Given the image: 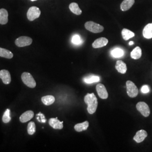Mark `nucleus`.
I'll return each mask as SVG.
<instances>
[{"mask_svg":"<svg viewBox=\"0 0 152 152\" xmlns=\"http://www.w3.org/2000/svg\"><path fill=\"white\" fill-rule=\"evenodd\" d=\"M84 101L88 105L87 109L88 113L94 114L96 110L98 105V99L95 94L94 93H88L85 96Z\"/></svg>","mask_w":152,"mask_h":152,"instance_id":"nucleus-1","label":"nucleus"},{"mask_svg":"<svg viewBox=\"0 0 152 152\" xmlns=\"http://www.w3.org/2000/svg\"><path fill=\"white\" fill-rule=\"evenodd\" d=\"M85 27L90 32L95 33L102 32L104 31V27L102 26L91 21L86 22L85 24Z\"/></svg>","mask_w":152,"mask_h":152,"instance_id":"nucleus-2","label":"nucleus"},{"mask_svg":"<svg viewBox=\"0 0 152 152\" xmlns=\"http://www.w3.org/2000/svg\"><path fill=\"white\" fill-rule=\"evenodd\" d=\"M22 80L24 83L30 88H34L36 86V82L31 73L24 72L22 75Z\"/></svg>","mask_w":152,"mask_h":152,"instance_id":"nucleus-3","label":"nucleus"},{"mask_svg":"<svg viewBox=\"0 0 152 152\" xmlns=\"http://www.w3.org/2000/svg\"><path fill=\"white\" fill-rule=\"evenodd\" d=\"M127 94L130 98H135L138 95V88L134 82L131 81L126 82Z\"/></svg>","mask_w":152,"mask_h":152,"instance_id":"nucleus-4","label":"nucleus"},{"mask_svg":"<svg viewBox=\"0 0 152 152\" xmlns=\"http://www.w3.org/2000/svg\"><path fill=\"white\" fill-rule=\"evenodd\" d=\"M137 110L141 113L143 116L147 117L151 113V110L148 105L145 102H140L136 104Z\"/></svg>","mask_w":152,"mask_h":152,"instance_id":"nucleus-5","label":"nucleus"},{"mask_svg":"<svg viewBox=\"0 0 152 152\" xmlns=\"http://www.w3.org/2000/svg\"><path fill=\"white\" fill-rule=\"evenodd\" d=\"M41 15V11L36 6H32L30 7L27 12V18L29 20L33 21L37 19Z\"/></svg>","mask_w":152,"mask_h":152,"instance_id":"nucleus-6","label":"nucleus"},{"mask_svg":"<svg viewBox=\"0 0 152 152\" xmlns=\"http://www.w3.org/2000/svg\"><path fill=\"white\" fill-rule=\"evenodd\" d=\"M15 45L18 47H25L32 43V39L27 36H22L15 40Z\"/></svg>","mask_w":152,"mask_h":152,"instance_id":"nucleus-7","label":"nucleus"},{"mask_svg":"<svg viewBox=\"0 0 152 152\" xmlns=\"http://www.w3.org/2000/svg\"><path fill=\"white\" fill-rule=\"evenodd\" d=\"M96 90L98 92L99 96L101 99H106L108 97V91H107L105 87L104 86V85L103 84H102V83L98 84L96 87Z\"/></svg>","mask_w":152,"mask_h":152,"instance_id":"nucleus-8","label":"nucleus"},{"mask_svg":"<svg viewBox=\"0 0 152 152\" xmlns=\"http://www.w3.org/2000/svg\"><path fill=\"white\" fill-rule=\"evenodd\" d=\"M0 78L4 84L7 85L11 82V76L10 72L5 69L0 71Z\"/></svg>","mask_w":152,"mask_h":152,"instance_id":"nucleus-9","label":"nucleus"},{"mask_svg":"<svg viewBox=\"0 0 152 152\" xmlns=\"http://www.w3.org/2000/svg\"><path fill=\"white\" fill-rule=\"evenodd\" d=\"M108 43V40L105 37H101L96 39L92 44V47L95 49L103 48Z\"/></svg>","mask_w":152,"mask_h":152,"instance_id":"nucleus-10","label":"nucleus"},{"mask_svg":"<svg viewBox=\"0 0 152 152\" xmlns=\"http://www.w3.org/2000/svg\"><path fill=\"white\" fill-rule=\"evenodd\" d=\"M49 125L54 129L61 130L63 128V122H61L58 118H51L49 120Z\"/></svg>","mask_w":152,"mask_h":152,"instance_id":"nucleus-11","label":"nucleus"},{"mask_svg":"<svg viewBox=\"0 0 152 152\" xmlns=\"http://www.w3.org/2000/svg\"><path fill=\"white\" fill-rule=\"evenodd\" d=\"M148 136L146 131L140 130L136 132V135L134 137V140L137 143H140L145 140Z\"/></svg>","mask_w":152,"mask_h":152,"instance_id":"nucleus-12","label":"nucleus"},{"mask_svg":"<svg viewBox=\"0 0 152 152\" xmlns=\"http://www.w3.org/2000/svg\"><path fill=\"white\" fill-rule=\"evenodd\" d=\"M34 116V113L32 110H28L23 113L20 117V121L22 123H25L31 120Z\"/></svg>","mask_w":152,"mask_h":152,"instance_id":"nucleus-13","label":"nucleus"},{"mask_svg":"<svg viewBox=\"0 0 152 152\" xmlns=\"http://www.w3.org/2000/svg\"><path fill=\"white\" fill-rule=\"evenodd\" d=\"M115 69L121 74H125L127 72V65L122 60H118L116 62Z\"/></svg>","mask_w":152,"mask_h":152,"instance_id":"nucleus-14","label":"nucleus"},{"mask_svg":"<svg viewBox=\"0 0 152 152\" xmlns=\"http://www.w3.org/2000/svg\"><path fill=\"white\" fill-rule=\"evenodd\" d=\"M135 3V0H124L121 5V9L122 11L129 10Z\"/></svg>","mask_w":152,"mask_h":152,"instance_id":"nucleus-15","label":"nucleus"},{"mask_svg":"<svg viewBox=\"0 0 152 152\" xmlns=\"http://www.w3.org/2000/svg\"><path fill=\"white\" fill-rule=\"evenodd\" d=\"M142 34L144 37L147 39H151L152 38V23L148 24L144 27Z\"/></svg>","mask_w":152,"mask_h":152,"instance_id":"nucleus-16","label":"nucleus"},{"mask_svg":"<svg viewBox=\"0 0 152 152\" xmlns=\"http://www.w3.org/2000/svg\"><path fill=\"white\" fill-rule=\"evenodd\" d=\"M8 22V12L4 9H0V24L4 25Z\"/></svg>","mask_w":152,"mask_h":152,"instance_id":"nucleus-17","label":"nucleus"},{"mask_svg":"<svg viewBox=\"0 0 152 152\" xmlns=\"http://www.w3.org/2000/svg\"><path fill=\"white\" fill-rule=\"evenodd\" d=\"M88 126H89V123L86 121L82 123L76 124L75 126V130L77 132H82L83 131L87 130Z\"/></svg>","mask_w":152,"mask_h":152,"instance_id":"nucleus-18","label":"nucleus"},{"mask_svg":"<svg viewBox=\"0 0 152 152\" xmlns=\"http://www.w3.org/2000/svg\"><path fill=\"white\" fill-rule=\"evenodd\" d=\"M141 49L140 47L137 46L134 49L131 53V57L134 59H139L141 58Z\"/></svg>","mask_w":152,"mask_h":152,"instance_id":"nucleus-19","label":"nucleus"},{"mask_svg":"<svg viewBox=\"0 0 152 152\" xmlns=\"http://www.w3.org/2000/svg\"><path fill=\"white\" fill-rule=\"evenodd\" d=\"M69 9L73 14L77 15H80L82 14V10L79 7L78 5L75 3V2H73L71 3V4L69 5Z\"/></svg>","mask_w":152,"mask_h":152,"instance_id":"nucleus-20","label":"nucleus"},{"mask_svg":"<svg viewBox=\"0 0 152 152\" xmlns=\"http://www.w3.org/2000/svg\"><path fill=\"white\" fill-rule=\"evenodd\" d=\"M41 100L45 105H50L54 103L55 99L53 95H47L41 98Z\"/></svg>","mask_w":152,"mask_h":152,"instance_id":"nucleus-21","label":"nucleus"},{"mask_svg":"<svg viewBox=\"0 0 152 152\" xmlns=\"http://www.w3.org/2000/svg\"><path fill=\"white\" fill-rule=\"evenodd\" d=\"M122 35L123 38L126 41H127L131 38L134 37L135 36V33L127 29L124 28L122 31Z\"/></svg>","mask_w":152,"mask_h":152,"instance_id":"nucleus-22","label":"nucleus"},{"mask_svg":"<svg viewBox=\"0 0 152 152\" xmlns=\"http://www.w3.org/2000/svg\"><path fill=\"white\" fill-rule=\"evenodd\" d=\"M83 80L86 83L90 84V83H93L99 81L100 80V78L99 76L91 75V76H87L85 77Z\"/></svg>","mask_w":152,"mask_h":152,"instance_id":"nucleus-23","label":"nucleus"},{"mask_svg":"<svg viewBox=\"0 0 152 152\" xmlns=\"http://www.w3.org/2000/svg\"><path fill=\"white\" fill-rule=\"evenodd\" d=\"M110 54L112 57L115 58H118L123 56L124 55V52L122 49L117 48L112 50L110 52Z\"/></svg>","mask_w":152,"mask_h":152,"instance_id":"nucleus-24","label":"nucleus"},{"mask_svg":"<svg viewBox=\"0 0 152 152\" xmlns=\"http://www.w3.org/2000/svg\"><path fill=\"white\" fill-rule=\"evenodd\" d=\"M0 56L7 59H11L13 57V54L8 50L0 48Z\"/></svg>","mask_w":152,"mask_h":152,"instance_id":"nucleus-25","label":"nucleus"},{"mask_svg":"<svg viewBox=\"0 0 152 152\" xmlns=\"http://www.w3.org/2000/svg\"><path fill=\"white\" fill-rule=\"evenodd\" d=\"M72 44L75 45H80L82 44L83 41L80 35L76 34L73 36L72 38Z\"/></svg>","mask_w":152,"mask_h":152,"instance_id":"nucleus-26","label":"nucleus"},{"mask_svg":"<svg viewBox=\"0 0 152 152\" xmlns=\"http://www.w3.org/2000/svg\"><path fill=\"white\" fill-rule=\"evenodd\" d=\"M28 133L29 135H33L36 132V125L33 122H31L28 124L27 127Z\"/></svg>","mask_w":152,"mask_h":152,"instance_id":"nucleus-27","label":"nucleus"},{"mask_svg":"<svg viewBox=\"0 0 152 152\" xmlns=\"http://www.w3.org/2000/svg\"><path fill=\"white\" fill-rule=\"evenodd\" d=\"M11 120V117H10V110L9 109H6L4 114L3 115V117H2V121L7 124V123H9Z\"/></svg>","mask_w":152,"mask_h":152,"instance_id":"nucleus-28","label":"nucleus"},{"mask_svg":"<svg viewBox=\"0 0 152 152\" xmlns=\"http://www.w3.org/2000/svg\"><path fill=\"white\" fill-rule=\"evenodd\" d=\"M141 92H142L143 94H147L150 91V88L147 85H144L142 86L141 88Z\"/></svg>","mask_w":152,"mask_h":152,"instance_id":"nucleus-29","label":"nucleus"},{"mask_svg":"<svg viewBox=\"0 0 152 152\" xmlns=\"http://www.w3.org/2000/svg\"><path fill=\"white\" fill-rule=\"evenodd\" d=\"M37 115L40 116V118H40V120H39V122H43V123L46 122V120L45 119V117L44 114H42L41 113H39Z\"/></svg>","mask_w":152,"mask_h":152,"instance_id":"nucleus-30","label":"nucleus"},{"mask_svg":"<svg viewBox=\"0 0 152 152\" xmlns=\"http://www.w3.org/2000/svg\"><path fill=\"white\" fill-rule=\"evenodd\" d=\"M134 44V42L133 41H130V42H129V45H132Z\"/></svg>","mask_w":152,"mask_h":152,"instance_id":"nucleus-31","label":"nucleus"},{"mask_svg":"<svg viewBox=\"0 0 152 152\" xmlns=\"http://www.w3.org/2000/svg\"><path fill=\"white\" fill-rule=\"evenodd\" d=\"M31 1H37V0H31Z\"/></svg>","mask_w":152,"mask_h":152,"instance_id":"nucleus-32","label":"nucleus"}]
</instances>
